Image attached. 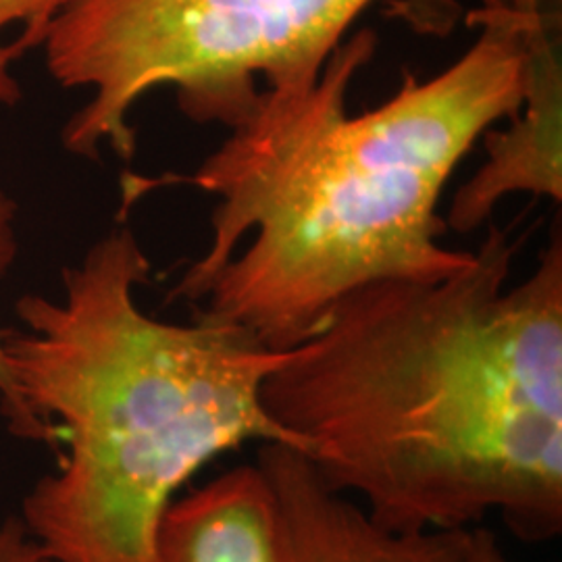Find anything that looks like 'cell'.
Listing matches in <instances>:
<instances>
[{
	"instance_id": "cell-1",
	"label": "cell",
	"mask_w": 562,
	"mask_h": 562,
	"mask_svg": "<svg viewBox=\"0 0 562 562\" xmlns=\"http://www.w3.org/2000/svg\"><path fill=\"white\" fill-rule=\"evenodd\" d=\"M480 36L429 80L406 71L390 101L348 115L375 55L361 30L301 97L261 94L252 115L183 181L217 196L211 244L171 299L269 350L311 340L346 296L434 281L475 252L443 246L440 201L475 142L513 120L529 76H559L561 0H480Z\"/></svg>"
},
{
	"instance_id": "cell-2",
	"label": "cell",
	"mask_w": 562,
	"mask_h": 562,
	"mask_svg": "<svg viewBox=\"0 0 562 562\" xmlns=\"http://www.w3.org/2000/svg\"><path fill=\"white\" fill-rule=\"evenodd\" d=\"M519 246L490 223L459 273L346 296L262 383L323 483L385 529L562 531L561 223L508 285Z\"/></svg>"
},
{
	"instance_id": "cell-3",
	"label": "cell",
	"mask_w": 562,
	"mask_h": 562,
	"mask_svg": "<svg viewBox=\"0 0 562 562\" xmlns=\"http://www.w3.org/2000/svg\"><path fill=\"white\" fill-rule=\"evenodd\" d=\"M148 278L123 227L65 271L59 299L18 302L13 378L67 448L23 501L21 521L48 561L159 562L162 513L206 462L248 442L294 448L261 396L292 350L204 315L150 317L138 304Z\"/></svg>"
},
{
	"instance_id": "cell-4",
	"label": "cell",
	"mask_w": 562,
	"mask_h": 562,
	"mask_svg": "<svg viewBox=\"0 0 562 562\" xmlns=\"http://www.w3.org/2000/svg\"><path fill=\"white\" fill-rule=\"evenodd\" d=\"M373 0H67L41 48L63 88L86 90L69 153H136L132 111L171 88L181 113L238 127L261 94L301 97Z\"/></svg>"
},
{
	"instance_id": "cell-5",
	"label": "cell",
	"mask_w": 562,
	"mask_h": 562,
	"mask_svg": "<svg viewBox=\"0 0 562 562\" xmlns=\"http://www.w3.org/2000/svg\"><path fill=\"white\" fill-rule=\"evenodd\" d=\"M259 464L278 490L292 562H483L496 538L483 527L401 533L323 483L299 450L261 443Z\"/></svg>"
},
{
	"instance_id": "cell-6",
	"label": "cell",
	"mask_w": 562,
	"mask_h": 562,
	"mask_svg": "<svg viewBox=\"0 0 562 562\" xmlns=\"http://www.w3.org/2000/svg\"><path fill=\"white\" fill-rule=\"evenodd\" d=\"M155 546L159 562H292L280 496L259 461L173 498Z\"/></svg>"
},
{
	"instance_id": "cell-7",
	"label": "cell",
	"mask_w": 562,
	"mask_h": 562,
	"mask_svg": "<svg viewBox=\"0 0 562 562\" xmlns=\"http://www.w3.org/2000/svg\"><path fill=\"white\" fill-rule=\"evenodd\" d=\"M18 206L11 196L0 188V280L9 273L11 265L18 259V229H15ZM9 331L0 329V415L7 419L9 431L25 442L50 446L59 454V434L46 423L36 419L21 398L18 383L11 371L7 355Z\"/></svg>"
},
{
	"instance_id": "cell-8",
	"label": "cell",
	"mask_w": 562,
	"mask_h": 562,
	"mask_svg": "<svg viewBox=\"0 0 562 562\" xmlns=\"http://www.w3.org/2000/svg\"><path fill=\"white\" fill-rule=\"evenodd\" d=\"M67 0H0V106L21 99L13 65L25 50L41 48Z\"/></svg>"
},
{
	"instance_id": "cell-9",
	"label": "cell",
	"mask_w": 562,
	"mask_h": 562,
	"mask_svg": "<svg viewBox=\"0 0 562 562\" xmlns=\"http://www.w3.org/2000/svg\"><path fill=\"white\" fill-rule=\"evenodd\" d=\"M42 550L18 517L0 521V562H38Z\"/></svg>"
},
{
	"instance_id": "cell-10",
	"label": "cell",
	"mask_w": 562,
	"mask_h": 562,
	"mask_svg": "<svg viewBox=\"0 0 562 562\" xmlns=\"http://www.w3.org/2000/svg\"><path fill=\"white\" fill-rule=\"evenodd\" d=\"M483 562H506V559H504L503 550H501V546L485 559Z\"/></svg>"
},
{
	"instance_id": "cell-11",
	"label": "cell",
	"mask_w": 562,
	"mask_h": 562,
	"mask_svg": "<svg viewBox=\"0 0 562 562\" xmlns=\"http://www.w3.org/2000/svg\"><path fill=\"white\" fill-rule=\"evenodd\" d=\"M38 562H53V561H48V559H46V557H42L41 561Z\"/></svg>"
}]
</instances>
